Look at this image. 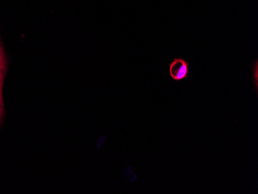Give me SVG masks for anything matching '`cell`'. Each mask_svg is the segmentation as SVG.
Instances as JSON below:
<instances>
[{
    "label": "cell",
    "instance_id": "cell-5",
    "mask_svg": "<svg viewBox=\"0 0 258 194\" xmlns=\"http://www.w3.org/2000/svg\"><path fill=\"white\" fill-rule=\"evenodd\" d=\"M3 112H4V102L0 101V119L2 118Z\"/></svg>",
    "mask_w": 258,
    "mask_h": 194
},
{
    "label": "cell",
    "instance_id": "cell-3",
    "mask_svg": "<svg viewBox=\"0 0 258 194\" xmlns=\"http://www.w3.org/2000/svg\"><path fill=\"white\" fill-rule=\"evenodd\" d=\"M6 68V61L5 58H4V52H3L2 49L0 47V71L5 70Z\"/></svg>",
    "mask_w": 258,
    "mask_h": 194
},
{
    "label": "cell",
    "instance_id": "cell-4",
    "mask_svg": "<svg viewBox=\"0 0 258 194\" xmlns=\"http://www.w3.org/2000/svg\"><path fill=\"white\" fill-rule=\"evenodd\" d=\"M3 84H4V75L0 71V101H3Z\"/></svg>",
    "mask_w": 258,
    "mask_h": 194
},
{
    "label": "cell",
    "instance_id": "cell-1",
    "mask_svg": "<svg viewBox=\"0 0 258 194\" xmlns=\"http://www.w3.org/2000/svg\"><path fill=\"white\" fill-rule=\"evenodd\" d=\"M169 76L175 82L187 79L189 75V64L185 59L177 57L171 62L169 68Z\"/></svg>",
    "mask_w": 258,
    "mask_h": 194
},
{
    "label": "cell",
    "instance_id": "cell-2",
    "mask_svg": "<svg viewBox=\"0 0 258 194\" xmlns=\"http://www.w3.org/2000/svg\"><path fill=\"white\" fill-rule=\"evenodd\" d=\"M253 84L254 85L255 91L256 93L257 94L258 91V61L257 59L255 60L254 63H253Z\"/></svg>",
    "mask_w": 258,
    "mask_h": 194
}]
</instances>
